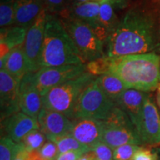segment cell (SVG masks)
Here are the masks:
<instances>
[{
    "instance_id": "1",
    "label": "cell",
    "mask_w": 160,
    "mask_h": 160,
    "mask_svg": "<svg viewBox=\"0 0 160 160\" xmlns=\"http://www.w3.org/2000/svg\"><path fill=\"white\" fill-rule=\"evenodd\" d=\"M160 52V15L145 4L131 8L105 43L111 57Z\"/></svg>"
},
{
    "instance_id": "2",
    "label": "cell",
    "mask_w": 160,
    "mask_h": 160,
    "mask_svg": "<svg viewBox=\"0 0 160 160\" xmlns=\"http://www.w3.org/2000/svg\"><path fill=\"white\" fill-rule=\"evenodd\" d=\"M109 73L119 78L128 89L153 91L160 82V55L148 53L112 57Z\"/></svg>"
},
{
    "instance_id": "3",
    "label": "cell",
    "mask_w": 160,
    "mask_h": 160,
    "mask_svg": "<svg viewBox=\"0 0 160 160\" xmlns=\"http://www.w3.org/2000/svg\"><path fill=\"white\" fill-rule=\"evenodd\" d=\"M85 64L59 16L48 13L40 68Z\"/></svg>"
},
{
    "instance_id": "4",
    "label": "cell",
    "mask_w": 160,
    "mask_h": 160,
    "mask_svg": "<svg viewBox=\"0 0 160 160\" xmlns=\"http://www.w3.org/2000/svg\"><path fill=\"white\" fill-rule=\"evenodd\" d=\"M97 77L85 72L79 77L52 88L42 95V108L59 112L73 120L80 96Z\"/></svg>"
},
{
    "instance_id": "5",
    "label": "cell",
    "mask_w": 160,
    "mask_h": 160,
    "mask_svg": "<svg viewBox=\"0 0 160 160\" xmlns=\"http://www.w3.org/2000/svg\"><path fill=\"white\" fill-rule=\"evenodd\" d=\"M102 142L112 150L126 144L143 145L131 119L117 105L102 121Z\"/></svg>"
},
{
    "instance_id": "6",
    "label": "cell",
    "mask_w": 160,
    "mask_h": 160,
    "mask_svg": "<svg viewBox=\"0 0 160 160\" xmlns=\"http://www.w3.org/2000/svg\"><path fill=\"white\" fill-rule=\"evenodd\" d=\"M60 19L85 64L105 55V42L99 39L91 26L77 19Z\"/></svg>"
},
{
    "instance_id": "7",
    "label": "cell",
    "mask_w": 160,
    "mask_h": 160,
    "mask_svg": "<svg viewBox=\"0 0 160 160\" xmlns=\"http://www.w3.org/2000/svg\"><path fill=\"white\" fill-rule=\"evenodd\" d=\"M96 79L80 96L76 106L73 119L88 118L104 121L116 107L114 102L105 94Z\"/></svg>"
},
{
    "instance_id": "8",
    "label": "cell",
    "mask_w": 160,
    "mask_h": 160,
    "mask_svg": "<svg viewBox=\"0 0 160 160\" xmlns=\"http://www.w3.org/2000/svg\"><path fill=\"white\" fill-rule=\"evenodd\" d=\"M87 72L86 64L42 68L34 73H28L32 83L43 95L52 88Z\"/></svg>"
},
{
    "instance_id": "9",
    "label": "cell",
    "mask_w": 160,
    "mask_h": 160,
    "mask_svg": "<svg viewBox=\"0 0 160 160\" xmlns=\"http://www.w3.org/2000/svg\"><path fill=\"white\" fill-rule=\"evenodd\" d=\"M135 127L143 145H159L160 117L157 106L149 93L144 101Z\"/></svg>"
},
{
    "instance_id": "10",
    "label": "cell",
    "mask_w": 160,
    "mask_h": 160,
    "mask_svg": "<svg viewBox=\"0 0 160 160\" xmlns=\"http://www.w3.org/2000/svg\"><path fill=\"white\" fill-rule=\"evenodd\" d=\"M48 11L45 8L36 21L28 29L22 47L28 64L29 73H34L40 69V58L45 36V29Z\"/></svg>"
},
{
    "instance_id": "11",
    "label": "cell",
    "mask_w": 160,
    "mask_h": 160,
    "mask_svg": "<svg viewBox=\"0 0 160 160\" xmlns=\"http://www.w3.org/2000/svg\"><path fill=\"white\" fill-rule=\"evenodd\" d=\"M21 79L10 74L5 70H0V104L1 121L20 111Z\"/></svg>"
},
{
    "instance_id": "12",
    "label": "cell",
    "mask_w": 160,
    "mask_h": 160,
    "mask_svg": "<svg viewBox=\"0 0 160 160\" xmlns=\"http://www.w3.org/2000/svg\"><path fill=\"white\" fill-rule=\"evenodd\" d=\"M39 129L48 140L71 134L73 120L63 113L42 108L38 117Z\"/></svg>"
},
{
    "instance_id": "13",
    "label": "cell",
    "mask_w": 160,
    "mask_h": 160,
    "mask_svg": "<svg viewBox=\"0 0 160 160\" xmlns=\"http://www.w3.org/2000/svg\"><path fill=\"white\" fill-rule=\"evenodd\" d=\"M2 131L5 137L19 143L26 134L35 129H39L38 120L21 111L2 120Z\"/></svg>"
},
{
    "instance_id": "14",
    "label": "cell",
    "mask_w": 160,
    "mask_h": 160,
    "mask_svg": "<svg viewBox=\"0 0 160 160\" xmlns=\"http://www.w3.org/2000/svg\"><path fill=\"white\" fill-rule=\"evenodd\" d=\"M71 135L92 150L102 142V121L88 118L73 119Z\"/></svg>"
},
{
    "instance_id": "15",
    "label": "cell",
    "mask_w": 160,
    "mask_h": 160,
    "mask_svg": "<svg viewBox=\"0 0 160 160\" xmlns=\"http://www.w3.org/2000/svg\"><path fill=\"white\" fill-rule=\"evenodd\" d=\"M20 111L32 118L37 119L42 108V96L32 83L29 73L22 78L20 85Z\"/></svg>"
},
{
    "instance_id": "16",
    "label": "cell",
    "mask_w": 160,
    "mask_h": 160,
    "mask_svg": "<svg viewBox=\"0 0 160 160\" xmlns=\"http://www.w3.org/2000/svg\"><path fill=\"white\" fill-rule=\"evenodd\" d=\"M100 3L89 1L83 3L69 5L58 14L61 19H77L91 26L96 32L98 30Z\"/></svg>"
},
{
    "instance_id": "17",
    "label": "cell",
    "mask_w": 160,
    "mask_h": 160,
    "mask_svg": "<svg viewBox=\"0 0 160 160\" xmlns=\"http://www.w3.org/2000/svg\"><path fill=\"white\" fill-rule=\"evenodd\" d=\"M45 8L42 0H15V25L28 29Z\"/></svg>"
},
{
    "instance_id": "18",
    "label": "cell",
    "mask_w": 160,
    "mask_h": 160,
    "mask_svg": "<svg viewBox=\"0 0 160 160\" xmlns=\"http://www.w3.org/2000/svg\"><path fill=\"white\" fill-rule=\"evenodd\" d=\"M114 8H116L111 0H105L100 2L98 30L96 33L105 44L110 36L117 28L120 22Z\"/></svg>"
},
{
    "instance_id": "19",
    "label": "cell",
    "mask_w": 160,
    "mask_h": 160,
    "mask_svg": "<svg viewBox=\"0 0 160 160\" xmlns=\"http://www.w3.org/2000/svg\"><path fill=\"white\" fill-rule=\"evenodd\" d=\"M148 93L135 89H126L117 99L116 105L128 116L135 125L141 113Z\"/></svg>"
},
{
    "instance_id": "20",
    "label": "cell",
    "mask_w": 160,
    "mask_h": 160,
    "mask_svg": "<svg viewBox=\"0 0 160 160\" xmlns=\"http://www.w3.org/2000/svg\"><path fill=\"white\" fill-rule=\"evenodd\" d=\"M0 68L5 70L10 74L21 80L29 73L28 64L22 45L12 50L5 57L0 59Z\"/></svg>"
},
{
    "instance_id": "21",
    "label": "cell",
    "mask_w": 160,
    "mask_h": 160,
    "mask_svg": "<svg viewBox=\"0 0 160 160\" xmlns=\"http://www.w3.org/2000/svg\"><path fill=\"white\" fill-rule=\"evenodd\" d=\"M28 29L19 26L13 25L11 27L1 29L0 31V51L2 59L12 50L19 46L23 45L25 42Z\"/></svg>"
},
{
    "instance_id": "22",
    "label": "cell",
    "mask_w": 160,
    "mask_h": 160,
    "mask_svg": "<svg viewBox=\"0 0 160 160\" xmlns=\"http://www.w3.org/2000/svg\"><path fill=\"white\" fill-rule=\"evenodd\" d=\"M96 80L105 94L115 104L123 92L128 89L119 78L111 73L99 76Z\"/></svg>"
},
{
    "instance_id": "23",
    "label": "cell",
    "mask_w": 160,
    "mask_h": 160,
    "mask_svg": "<svg viewBox=\"0 0 160 160\" xmlns=\"http://www.w3.org/2000/svg\"><path fill=\"white\" fill-rule=\"evenodd\" d=\"M51 141L57 145L59 153H63L65 152L72 151H82L86 153L91 151L90 148L79 142L71 134L56 138Z\"/></svg>"
},
{
    "instance_id": "24",
    "label": "cell",
    "mask_w": 160,
    "mask_h": 160,
    "mask_svg": "<svg viewBox=\"0 0 160 160\" xmlns=\"http://www.w3.org/2000/svg\"><path fill=\"white\" fill-rule=\"evenodd\" d=\"M15 0H1L0 27L1 29L15 25Z\"/></svg>"
},
{
    "instance_id": "25",
    "label": "cell",
    "mask_w": 160,
    "mask_h": 160,
    "mask_svg": "<svg viewBox=\"0 0 160 160\" xmlns=\"http://www.w3.org/2000/svg\"><path fill=\"white\" fill-rule=\"evenodd\" d=\"M47 141V137L40 129H35L26 134L19 143L28 151H39Z\"/></svg>"
},
{
    "instance_id": "26",
    "label": "cell",
    "mask_w": 160,
    "mask_h": 160,
    "mask_svg": "<svg viewBox=\"0 0 160 160\" xmlns=\"http://www.w3.org/2000/svg\"><path fill=\"white\" fill-rule=\"evenodd\" d=\"M112 57L108 56L97 59L90 62L86 63V70L87 72L91 73L92 75L99 77V76L109 73L110 68L111 65Z\"/></svg>"
},
{
    "instance_id": "27",
    "label": "cell",
    "mask_w": 160,
    "mask_h": 160,
    "mask_svg": "<svg viewBox=\"0 0 160 160\" xmlns=\"http://www.w3.org/2000/svg\"><path fill=\"white\" fill-rule=\"evenodd\" d=\"M20 148V143L15 142L9 137H1L0 140V160H14Z\"/></svg>"
},
{
    "instance_id": "28",
    "label": "cell",
    "mask_w": 160,
    "mask_h": 160,
    "mask_svg": "<svg viewBox=\"0 0 160 160\" xmlns=\"http://www.w3.org/2000/svg\"><path fill=\"white\" fill-rule=\"evenodd\" d=\"M142 147V145L126 144L113 150V160H133L136 153Z\"/></svg>"
},
{
    "instance_id": "29",
    "label": "cell",
    "mask_w": 160,
    "mask_h": 160,
    "mask_svg": "<svg viewBox=\"0 0 160 160\" xmlns=\"http://www.w3.org/2000/svg\"><path fill=\"white\" fill-rule=\"evenodd\" d=\"M94 160H113V150L103 142H100L91 150Z\"/></svg>"
},
{
    "instance_id": "30",
    "label": "cell",
    "mask_w": 160,
    "mask_h": 160,
    "mask_svg": "<svg viewBox=\"0 0 160 160\" xmlns=\"http://www.w3.org/2000/svg\"><path fill=\"white\" fill-rule=\"evenodd\" d=\"M39 152L45 160H57L60 154L57 145L50 140L46 142Z\"/></svg>"
},
{
    "instance_id": "31",
    "label": "cell",
    "mask_w": 160,
    "mask_h": 160,
    "mask_svg": "<svg viewBox=\"0 0 160 160\" xmlns=\"http://www.w3.org/2000/svg\"><path fill=\"white\" fill-rule=\"evenodd\" d=\"M45 8L49 13L59 14L68 6V0H42Z\"/></svg>"
},
{
    "instance_id": "32",
    "label": "cell",
    "mask_w": 160,
    "mask_h": 160,
    "mask_svg": "<svg viewBox=\"0 0 160 160\" xmlns=\"http://www.w3.org/2000/svg\"><path fill=\"white\" fill-rule=\"evenodd\" d=\"M133 160H159V156L157 149H148L142 146L136 153Z\"/></svg>"
},
{
    "instance_id": "33",
    "label": "cell",
    "mask_w": 160,
    "mask_h": 160,
    "mask_svg": "<svg viewBox=\"0 0 160 160\" xmlns=\"http://www.w3.org/2000/svg\"><path fill=\"white\" fill-rule=\"evenodd\" d=\"M85 152L82 151H72L60 153L57 160H78L82 156L85 154Z\"/></svg>"
},
{
    "instance_id": "34",
    "label": "cell",
    "mask_w": 160,
    "mask_h": 160,
    "mask_svg": "<svg viewBox=\"0 0 160 160\" xmlns=\"http://www.w3.org/2000/svg\"><path fill=\"white\" fill-rule=\"evenodd\" d=\"M24 156L25 160H45L39 151H28L24 147Z\"/></svg>"
},
{
    "instance_id": "35",
    "label": "cell",
    "mask_w": 160,
    "mask_h": 160,
    "mask_svg": "<svg viewBox=\"0 0 160 160\" xmlns=\"http://www.w3.org/2000/svg\"><path fill=\"white\" fill-rule=\"evenodd\" d=\"M111 1L117 9H123L127 7L130 0H111Z\"/></svg>"
},
{
    "instance_id": "36",
    "label": "cell",
    "mask_w": 160,
    "mask_h": 160,
    "mask_svg": "<svg viewBox=\"0 0 160 160\" xmlns=\"http://www.w3.org/2000/svg\"><path fill=\"white\" fill-rule=\"evenodd\" d=\"M14 160H25V156H24V146L20 143V148L19 151H18L17 155Z\"/></svg>"
},
{
    "instance_id": "37",
    "label": "cell",
    "mask_w": 160,
    "mask_h": 160,
    "mask_svg": "<svg viewBox=\"0 0 160 160\" xmlns=\"http://www.w3.org/2000/svg\"><path fill=\"white\" fill-rule=\"evenodd\" d=\"M78 160H94V156L92 151H90L88 153H85L83 156H82Z\"/></svg>"
},
{
    "instance_id": "38",
    "label": "cell",
    "mask_w": 160,
    "mask_h": 160,
    "mask_svg": "<svg viewBox=\"0 0 160 160\" xmlns=\"http://www.w3.org/2000/svg\"><path fill=\"white\" fill-rule=\"evenodd\" d=\"M69 1L71 2V3H70L69 5H73V4H79V3L86 2H89V1H91V0H69Z\"/></svg>"
},
{
    "instance_id": "39",
    "label": "cell",
    "mask_w": 160,
    "mask_h": 160,
    "mask_svg": "<svg viewBox=\"0 0 160 160\" xmlns=\"http://www.w3.org/2000/svg\"><path fill=\"white\" fill-rule=\"evenodd\" d=\"M157 103H158V105H159V106L160 107V92H157Z\"/></svg>"
},
{
    "instance_id": "40",
    "label": "cell",
    "mask_w": 160,
    "mask_h": 160,
    "mask_svg": "<svg viewBox=\"0 0 160 160\" xmlns=\"http://www.w3.org/2000/svg\"><path fill=\"white\" fill-rule=\"evenodd\" d=\"M157 151L158 153V156H159V160H160V148H159L157 149Z\"/></svg>"
},
{
    "instance_id": "41",
    "label": "cell",
    "mask_w": 160,
    "mask_h": 160,
    "mask_svg": "<svg viewBox=\"0 0 160 160\" xmlns=\"http://www.w3.org/2000/svg\"><path fill=\"white\" fill-rule=\"evenodd\" d=\"M91 1H93V2H104L105 1V0H91Z\"/></svg>"
},
{
    "instance_id": "42",
    "label": "cell",
    "mask_w": 160,
    "mask_h": 160,
    "mask_svg": "<svg viewBox=\"0 0 160 160\" xmlns=\"http://www.w3.org/2000/svg\"><path fill=\"white\" fill-rule=\"evenodd\" d=\"M159 1H160V0H159Z\"/></svg>"
}]
</instances>
